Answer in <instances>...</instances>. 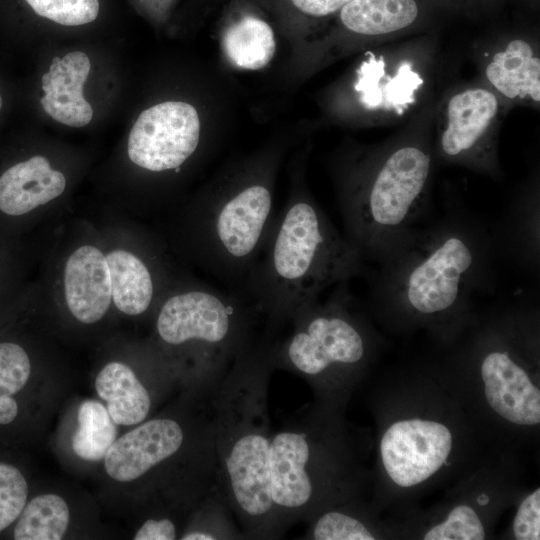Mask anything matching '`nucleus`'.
Instances as JSON below:
<instances>
[{"label": "nucleus", "instance_id": "obj_1", "mask_svg": "<svg viewBox=\"0 0 540 540\" xmlns=\"http://www.w3.org/2000/svg\"><path fill=\"white\" fill-rule=\"evenodd\" d=\"M364 259L306 194L296 192L274 216L241 293L264 318L272 338L304 305L364 270Z\"/></svg>", "mask_w": 540, "mask_h": 540}, {"label": "nucleus", "instance_id": "obj_2", "mask_svg": "<svg viewBox=\"0 0 540 540\" xmlns=\"http://www.w3.org/2000/svg\"><path fill=\"white\" fill-rule=\"evenodd\" d=\"M272 370L268 341L262 336L236 359L217 390L219 487L245 539L283 536L270 483L273 430L268 387Z\"/></svg>", "mask_w": 540, "mask_h": 540}, {"label": "nucleus", "instance_id": "obj_3", "mask_svg": "<svg viewBox=\"0 0 540 540\" xmlns=\"http://www.w3.org/2000/svg\"><path fill=\"white\" fill-rule=\"evenodd\" d=\"M492 238L467 212L411 232L379 263L372 296L423 317L450 314L488 284Z\"/></svg>", "mask_w": 540, "mask_h": 540}, {"label": "nucleus", "instance_id": "obj_4", "mask_svg": "<svg viewBox=\"0 0 540 540\" xmlns=\"http://www.w3.org/2000/svg\"><path fill=\"white\" fill-rule=\"evenodd\" d=\"M431 167L427 149L403 144L347 186L340 205L344 237L364 260L379 262L416 227L425 213Z\"/></svg>", "mask_w": 540, "mask_h": 540}, {"label": "nucleus", "instance_id": "obj_5", "mask_svg": "<svg viewBox=\"0 0 540 540\" xmlns=\"http://www.w3.org/2000/svg\"><path fill=\"white\" fill-rule=\"evenodd\" d=\"M264 318L242 293L188 284L168 293L156 314L155 330L164 346L190 360L196 384L221 381L236 359L262 337Z\"/></svg>", "mask_w": 540, "mask_h": 540}, {"label": "nucleus", "instance_id": "obj_6", "mask_svg": "<svg viewBox=\"0 0 540 540\" xmlns=\"http://www.w3.org/2000/svg\"><path fill=\"white\" fill-rule=\"evenodd\" d=\"M264 179L220 186L186 212L184 232L191 257L233 291L242 286L265 243L274 215Z\"/></svg>", "mask_w": 540, "mask_h": 540}, {"label": "nucleus", "instance_id": "obj_7", "mask_svg": "<svg viewBox=\"0 0 540 540\" xmlns=\"http://www.w3.org/2000/svg\"><path fill=\"white\" fill-rule=\"evenodd\" d=\"M348 282H341L329 298L301 307L288 323L268 340L273 369L299 375L318 388L340 379L363 363L367 342L353 311Z\"/></svg>", "mask_w": 540, "mask_h": 540}, {"label": "nucleus", "instance_id": "obj_8", "mask_svg": "<svg viewBox=\"0 0 540 540\" xmlns=\"http://www.w3.org/2000/svg\"><path fill=\"white\" fill-rule=\"evenodd\" d=\"M219 383L189 422L172 416L156 417L116 439L104 457L107 474L116 481L131 482L180 456L184 450L216 442Z\"/></svg>", "mask_w": 540, "mask_h": 540}, {"label": "nucleus", "instance_id": "obj_9", "mask_svg": "<svg viewBox=\"0 0 540 540\" xmlns=\"http://www.w3.org/2000/svg\"><path fill=\"white\" fill-rule=\"evenodd\" d=\"M500 102L491 90L473 87L445 104L437 151L446 161L495 173V132Z\"/></svg>", "mask_w": 540, "mask_h": 540}, {"label": "nucleus", "instance_id": "obj_10", "mask_svg": "<svg viewBox=\"0 0 540 540\" xmlns=\"http://www.w3.org/2000/svg\"><path fill=\"white\" fill-rule=\"evenodd\" d=\"M200 121L196 109L185 102L167 101L144 110L128 137L127 154L149 172H178L196 152Z\"/></svg>", "mask_w": 540, "mask_h": 540}, {"label": "nucleus", "instance_id": "obj_11", "mask_svg": "<svg viewBox=\"0 0 540 540\" xmlns=\"http://www.w3.org/2000/svg\"><path fill=\"white\" fill-rule=\"evenodd\" d=\"M452 435L443 424L423 419L401 420L382 436L380 453L391 480L400 487L416 486L446 462Z\"/></svg>", "mask_w": 540, "mask_h": 540}, {"label": "nucleus", "instance_id": "obj_12", "mask_svg": "<svg viewBox=\"0 0 540 540\" xmlns=\"http://www.w3.org/2000/svg\"><path fill=\"white\" fill-rule=\"evenodd\" d=\"M66 178L42 155L8 162L0 170V231L10 233L38 207L59 197Z\"/></svg>", "mask_w": 540, "mask_h": 540}, {"label": "nucleus", "instance_id": "obj_13", "mask_svg": "<svg viewBox=\"0 0 540 540\" xmlns=\"http://www.w3.org/2000/svg\"><path fill=\"white\" fill-rule=\"evenodd\" d=\"M480 372L487 402L498 415L518 425L539 424L540 391L509 353L489 352Z\"/></svg>", "mask_w": 540, "mask_h": 540}, {"label": "nucleus", "instance_id": "obj_14", "mask_svg": "<svg viewBox=\"0 0 540 540\" xmlns=\"http://www.w3.org/2000/svg\"><path fill=\"white\" fill-rule=\"evenodd\" d=\"M63 291L76 320L84 324L101 320L112 301L106 255L93 245L75 249L64 266Z\"/></svg>", "mask_w": 540, "mask_h": 540}, {"label": "nucleus", "instance_id": "obj_15", "mask_svg": "<svg viewBox=\"0 0 540 540\" xmlns=\"http://www.w3.org/2000/svg\"><path fill=\"white\" fill-rule=\"evenodd\" d=\"M485 77L506 99L534 104L540 101V60L524 39H512L494 53L485 66Z\"/></svg>", "mask_w": 540, "mask_h": 540}, {"label": "nucleus", "instance_id": "obj_16", "mask_svg": "<svg viewBox=\"0 0 540 540\" xmlns=\"http://www.w3.org/2000/svg\"><path fill=\"white\" fill-rule=\"evenodd\" d=\"M106 259L112 301L117 309L129 316L147 312L159 288L157 269L154 270L149 261L125 249L111 250Z\"/></svg>", "mask_w": 540, "mask_h": 540}, {"label": "nucleus", "instance_id": "obj_17", "mask_svg": "<svg viewBox=\"0 0 540 540\" xmlns=\"http://www.w3.org/2000/svg\"><path fill=\"white\" fill-rule=\"evenodd\" d=\"M95 388L117 425H136L147 418L152 406L150 393L129 366L108 363L98 373Z\"/></svg>", "mask_w": 540, "mask_h": 540}, {"label": "nucleus", "instance_id": "obj_18", "mask_svg": "<svg viewBox=\"0 0 540 540\" xmlns=\"http://www.w3.org/2000/svg\"><path fill=\"white\" fill-rule=\"evenodd\" d=\"M422 83L409 64H403L395 76L385 75L383 58L369 53L359 68L355 89L366 107L395 109L400 113L415 100L414 93Z\"/></svg>", "mask_w": 540, "mask_h": 540}, {"label": "nucleus", "instance_id": "obj_19", "mask_svg": "<svg viewBox=\"0 0 540 540\" xmlns=\"http://www.w3.org/2000/svg\"><path fill=\"white\" fill-rule=\"evenodd\" d=\"M420 13L418 0H352L338 12L343 27L364 36L401 31L412 26Z\"/></svg>", "mask_w": 540, "mask_h": 540}, {"label": "nucleus", "instance_id": "obj_20", "mask_svg": "<svg viewBox=\"0 0 540 540\" xmlns=\"http://www.w3.org/2000/svg\"><path fill=\"white\" fill-rule=\"evenodd\" d=\"M222 46L237 67L257 70L273 58L276 42L271 26L260 17L247 13L233 20L224 30Z\"/></svg>", "mask_w": 540, "mask_h": 540}, {"label": "nucleus", "instance_id": "obj_21", "mask_svg": "<svg viewBox=\"0 0 540 540\" xmlns=\"http://www.w3.org/2000/svg\"><path fill=\"white\" fill-rule=\"evenodd\" d=\"M69 509L64 499L43 494L25 505L14 529L16 540H59L69 524Z\"/></svg>", "mask_w": 540, "mask_h": 540}, {"label": "nucleus", "instance_id": "obj_22", "mask_svg": "<svg viewBox=\"0 0 540 540\" xmlns=\"http://www.w3.org/2000/svg\"><path fill=\"white\" fill-rule=\"evenodd\" d=\"M78 428L72 438L75 454L86 461H99L117 437L116 423L107 408L95 400L81 403L77 414Z\"/></svg>", "mask_w": 540, "mask_h": 540}, {"label": "nucleus", "instance_id": "obj_23", "mask_svg": "<svg viewBox=\"0 0 540 540\" xmlns=\"http://www.w3.org/2000/svg\"><path fill=\"white\" fill-rule=\"evenodd\" d=\"M194 525L181 540L245 539L221 491L217 490L195 505Z\"/></svg>", "mask_w": 540, "mask_h": 540}, {"label": "nucleus", "instance_id": "obj_24", "mask_svg": "<svg viewBox=\"0 0 540 540\" xmlns=\"http://www.w3.org/2000/svg\"><path fill=\"white\" fill-rule=\"evenodd\" d=\"M31 363L26 350L13 341H0V424H9L17 416L18 405L12 395L27 383Z\"/></svg>", "mask_w": 540, "mask_h": 540}, {"label": "nucleus", "instance_id": "obj_25", "mask_svg": "<svg viewBox=\"0 0 540 540\" xmlns=\"http://www.w3.org/2000/svg\"><path fill=\"white\" fill-rule=\"evenodd\" d=\"M304 538L315 540H374L367 526L358 518L341 510L316 513Z\"/></svg>", "mask_w": 540, "mask_h": 540}, {"label": "nucleus", "instance_id": "obj_26", "mask_svg": "<svg viewBox=\"0 0 540 540\" xmlns=\"http://www.w3.org/2000/svg\"><path fill=\"white\" fill-rule=\"evenodd\" d=\"M485 530L474 509L459 505L451 510L447 519L433 526L424 535L425 540H482Z\"/></svg>", "mask_w": 540, "mask_h": 540}, {"label": "nucleus", "instance_id": "obj_27", "mask_svg": "<svg viewBox=\"0 0 540 540\" xmlns=\"http://www.w3.org/2000/svg\"><path fill=\"white\" fill-rule=\"evenodd\" d=\"M27 494L22 473L12 465L0 463V532L19 517L26 505Z\"/></svg>", "mask_w": 540, "mask_h": 540}, {"label": "nucleus", "instance_id": "obj_28", "mask_svg": "<svg viewBox=\"0 0 540 540\" xmlns=\"http://www.w3.org/2000/svg\"><path fill=\"white\" fill-rule=\"evenodd\" d=\"M513 533L518 540L540 539V489L520 504L513 522Z\"/></svg>", "mask_w": 540, "mask_h": 540}, {"label": "nucleus", "instance_id": "obj_29", "mask_svg": "<svg viewBox=\"0 0 540 540\" xmlns=\"http://www.w3.org/2000/svg\"><path fill=\"white\" fill-rule=\"evenodd\" d=\"M177 528L170 518H149L137 530L134 540H174Z\"/></svg>", "mask_w": 540, "mask_h": 540}, {"label": "nucleus", "instance_id": "obj_30", "mask_svg": "<svg viewBox=\"0 0 540 540\" xmlns=\"http://www.w3.org/2000/svg\"><path fill=\"white\" fill-rule=\"evenodd\" d=\"M352 0H289L297 12L312 18H324L338 13Z\"/></svg>", "mask_w": 540, "mask_h": 540}, {"label": "nucleus", "instance_id": "obj_31", "mask_svg": "<svg viewBox=\"0 0 540 540\" xmlns=\"http://www.w3.org/2000/svg\"><path fill=\"white\" fill-rule=\"evenodd\" d=\"M10 283L9 261L0 253V298L7 296Z\"/></svg>", "mask_w": 540, "mask_h": 540}, {"label": "nucleus", "instance_id": "obj_32", "mask_svg": "<svg viewBox=\"0 0 540 540\" xmlns=\"http://www.w3.org/2000/svg\"><path fill=\"white\" fill-rule=\"evenodd\" d=\"M4 106H5V99H4L3 91L0 86V117L3 112Z\"/></svg>", "mask_w": 540, "mask_h": 540}, {"label": "nucleus", "instance_id": "obj_33", "mask_svg": "<svg viewBox=\"0 0 540 540\" xmlns=\"http://www.w3.org/2000/svg\"><path fill=\"white\" fill-rule=\"evenodd\" d=\"M466 1H469V0H466ZM472 1V0H471Z\"/></svg>", "mask_w": 540, "mask_h": 540}]
</instances>
